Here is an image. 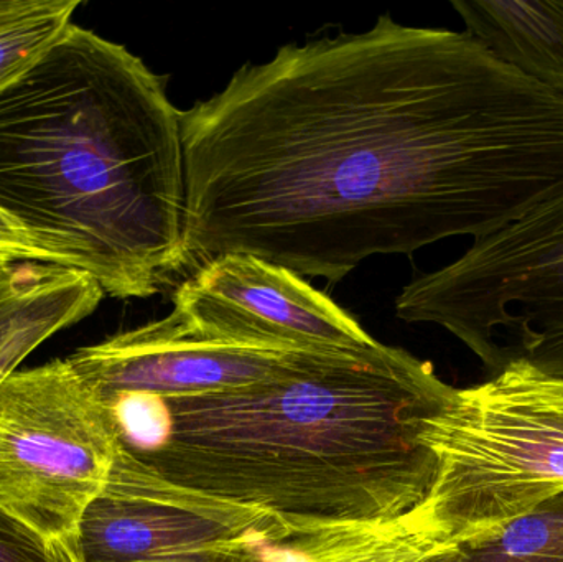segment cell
<instances>
[{
	"mask_svg": "<svg viewBox=\"0 0 563 562\" xmlns=\"http://www.w3.org/2000/svg\"><path fill=\"white\" fill-rule=\"evenodd\" d=\"M456 388L396 346L294 352L269 378L208 395L95 396L114 469L165 491L285 520L371 524L426 500L420 439Z\"/></svg>",
	"mask_w": 563,
	"mask_h": 562,
	"instance_id": "obj_2",
	"label": "cell"
},
{
	"mask_svg": "<svg viewBox=\"0 0 563 562\" xmlns=\"http://www.w3.org/2000/svg\"><path fill=\"white\" fill-rule=\"evenodd\" d=\"M466 33L509 68L563 98V0H453Z\"/></svg>",
	"mask_w": 563,
	"mask_h": 562,
	"instance_id": "obj_12",
	"label": "cell"
},
{
	"mask_svg": "<svg viewBox=\"0 0 563 562\" xmlns=\"http://www.w3.org/2000/svg\"><path fill=\"white\" fill-rule=\"evenodd\" d=\"M174 304L198 335L224 345L291 353L377 343L301 276L251 254H221L201 264L175 290Z\"/></svg>",
	"mask_w": 563,
	"mask_h": 562,
	"instance_id": "obj_7",
	"label": "cell"
},
{
	"mask_svg": "<svg viewBox=\"0 0 563 562\" xmlns=\"http://www.w3.org/2000/svg\"><path fill=\"white\" fill-rule=\"evenodd\" d=\"M446 547L422 508L371 524H314L261 514L233 562H427Z\"/></svg>",
	"mask_w": 563,
	"mask_h": 562,
	"instance_id": "obj_10",
	"label": "cell"
},
{
	"mask_svg": "<svg viewBox=\"0 0 563 562\" xmlns=\"http://www.w3.org/2000/svg\"><path fill=\"white\" fill-rule=\"evenodd\" d=\"M396 313L449 330L495 376L522 365L563 382V190L412 280Z\"/></svg>",
	"mask_w": 563,
	"mask_h": 562,
	"instance_id": "obj_5",
	"label": "cell"
},
{
	"mask_svg": "<svg viewBox=\"0 0 563 562\" xmlns=\"http://www.w3.org/2000/svg\"><path fill=\"white\" fill-rule=\"evenodd\" d=\"M181 111L125 46L71 25L0 91V213L106 296L190 266Z\"/></svg>",
	"mask_w": 563,
	"mask_h": 562,
	"instance_id": "obj_3",
	"label": "cell"
},
{
	"mask_svg": "<svg viewBox=\"0 0 563 562\" xmlns=\"http://www.w3.org/2000/svg\"><path fill=\"white\" fill-rule=\"evenodd\" d=\"M261 514L165 491L112 469L71 548L79 562H233Z\"/></svg>",
	"mask_w": 563,
	"mask_h": 562,
	"instance_id": "obj_8",
	"label": "cell"
},
{
	"mask_svg": "<svg viewBox=\"0 0 563 562\" xmlns=\"http://www.w3.org/2000/svg\"><path fill=\"white\" fill-rule=\"evenodd\" d=\"M536 376H538L539 385H541L542 392L548 396L549 401H551L559 411L563 412V382L542 378V376L539 375Z\"/></svg>",
	"mask_w": 563,
	"mask_h": 562,
	"instance_id": "obj_17",
	"label": "cell"
},
{
	"mask_svg": "<svg viewBox=\"0 0 563 562\" xmlns=\"http://www.w3.org/2000/svg\"><path fill=\"white\" fill-rule=\"evenodd\" d=\"M22 263L53 264V261L25 231L0 213V271Z\"/></svg>",
	"mask_w": 563,
	"mask_h": 562,
	"instance_id": "obj_16",
	"label": "cell"
},
{
	"mask_svg": "<svg viewBox=\"0 0 563 562\" xmlns=\"http://www.w3.org/2000/svg\"><path fill=\"white\" fill-rule=\"evenodd\" d=\"M420 439L437 461L420 507L445 543L489 533L563 492V412L526 366L456 389Z\"/></svg>",
	"mask_w": 563,
	"mask_h": 562,
	"instance_id": "obj_4",
	"label": "cell"
},
{
	"mask_svg": "<svg viewBox=\"0 0 563 562\" xmlns=\"http://www.w3.org/2000/svg\"><path fill=\"white\" fill-rule=\"evenodd\" d=\"M0 562H79L71 544L45 537L0 508Z\"/></svg>",
	"mask_w": 563,
	"mask_h": 562,
	"instance_id": "obj_15",
	"label": "cell"
},
{
	"mask_svg": "<svg viewBox=\"0 0 563 562\" xmlns=\"http://www.w3.org/2000/svg\"><path fill=\"white\" fill-rule=\"evenodd\" d=\"M115 442L91 389L66 360L0 382V508L71 544L108 485Z\"/></svg>",
	"mask_w": 563,
	"mask_h": 562,
	"instance_id": "obj_6",
	"label": "cell"
},
{
	"mask_svg": "<svg viewBox=\"0 0 563 562\" xmlns=\"http://www.w3.org/2000/svg\"><path fill=\"white\" fill-rule=\"evenodd\" d=\"M79 0H0V91L71 25Z\"/></svg>",
	"mask_w": 563,
	"mask_h": 562,
	"instance_id": "obj_14",
	"label": "cell"
},
{
	"mask_svg": "<svg viewBox=\"0 0 563 562\" xmlns=\"http://www.w3.org/2000/svg\"><path fill=\"white\" fill-rule=\"evenodd\" d=\"M104 296L71 267L22 263L0 271V382L49 337L91 316Z\"/></svg>",
	"mask_w": 563,
	"mask_h": 562,
	"instance_id": "obj_11",
	"label": "cell"
},
{
	"mask_svg": "<svg viewBox=\"0 0 563 562\" xmlns=\"http://www.w3.org/2000/svg\"><path fill=\"white\" fill-rule=\"evenodd\" d=\"M181 135L191 264L251 254L328 284L563 190V98L466 32L389 13L243 66Z\"/></svg>",
	"mask_w": 563,
	"mask_h": 562,
	"instance_id": "obj_1",
	"label": "cell"
},
{
	"mask_svg": "<svg viewBox=\"0 0 563 562\" xmlns=\"http://www.w3.org/2000/svg\"><path fill=\"white\" fill-rule=\"evenodd\" d=\"M288 355L211 342L174 309L165 319L79 349L68 362L98 398L121 393L180 398L263 382Z\"/></svg>",
	"mask_w": 563,
	"mask_h": 562,
	"instance_id": "obj_9",
	"label": "cell"
},
{
	"mask_svg": "<svg viewBox=\"0 0 563 562\" xmlns=\"http://www.w3.org/2000/svg\"><path fill=\"white\" fill-rule=\"evenodd\" d=\"M427 562H563V492L489 533L446 544Z\"/></svg>",
	"mask_w": 563,
	"mask_h": 562,
	"instance_id": "obj_13",
	"label": "cell"
}]
</instances>
